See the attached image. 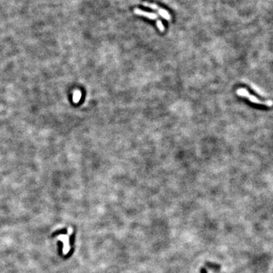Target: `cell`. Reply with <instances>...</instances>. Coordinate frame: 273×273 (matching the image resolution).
Masks as SVG:
<instances>
[{
	"label": "cell",
	"instance_id": "obj_1",
	"mask_svg": "<svg viewBox=\"0 0 273 273\" xmlns=\"http://www.w3.org/2000/svg\"><path fill=\"white\" fill-rule=\"evenodd\" d=\"M237 94L240 97H244L245 98L248 99L250 102H252L253 103L255 104H259V105H264L266 106H272L273 105V102L272 100H267V101H262L256 97L255 96L252 95L249 93L246 89L245 88H239L238 90L236 91Z\"/></svg>",
	"mask_w": 273,
	"mask_h": 273
},
{
	"label": "cell",
	"instance_id": "obj_2",
	"mask_svg": "<svg viewBox=\"0 0 273 273\" xmlns=\"http://www.w3.org/2000/svg\"><path fill=\"white\" fill-rule=\"evenodd\" d=\"M143 6H145V7L147 8H150V9H153V10H155V11H158V13L159 14L160 16H162L164 19H165L166 21H171L172 19V16L171 14L168 13V11L167 10L164 9H161L159 6H157L156 4H154V3H150V2H143Z\"/></svg>",
	"mask_w": 273,
	"mask_h": 273
},
{
	"label": "cell",
	"instance_id": "obj_4",
	"mask_svg": "<svg viewBox=\"0 0 273 273\" xmlns=\"http://www.w3.org/2000/svg\"><path fill=\"white\" fill-rule=\"evenodd\" d=\"M60 241H62L64 242V250L63 253L64 254H68L70 249V246H69V236L68 234L66 235H60L58 237Z\"/></svg>",
	"mask_w": 273,
	"mask_h": 273
},
{
	"label": "cell",
	"instance_id": "obj_3",
	"mask_svg": "<svg viewBox=\"0 0 273 273\" xmlns=\"http://www.w3.org/2000/svg\"><path fill=\"white\" fill-rule=\"evenodd\" d=\"M134 14H137V15L143 16V17H147V18L150 20H159V16L157 14H155L153 12H149V11H145L140 9H135L134 10Z\"/></svg>",
	"mask_w": 273,
	"mask_h": 273
},
{
	"label": "cell",
	"instance_id": "obj_5",
	"mask_svg": "<svg viewBox=\"0 0 273 273\" xmlns=\"http://www.w3.org/2000/svg\"><path fill=\"white\" fill-rule=\"evenodd\" d=\"M156 26L157 27H158V29L161 32H164V31H165V27H164V24L160 20H157L156 21Z\"/></svg>",
	"mask_w": 273,
	"mask_h": 273
}]
</instances>
